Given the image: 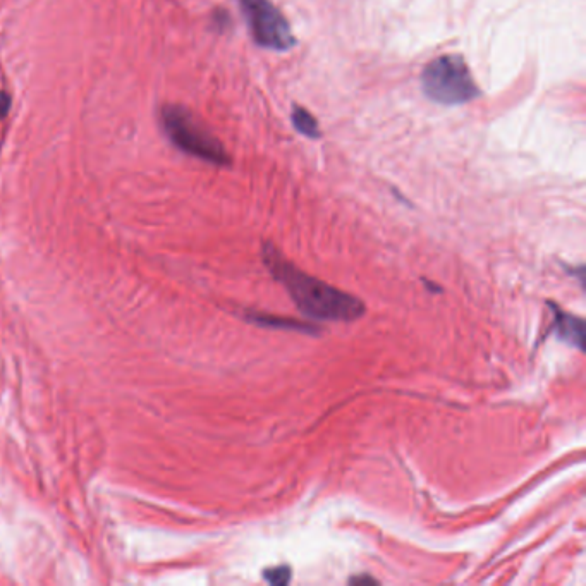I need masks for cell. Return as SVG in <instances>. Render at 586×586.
I'll return each mask as SVG.
<instances>
[{
	"instance_id": "6da1fadb",
	"label": "cell",
	"mask_w": 586,
	"mask_h": 586,
	"mask_svg": "<svg viewBox=\"0 0 586 586\" xmlns=\"http://www.w3.org/2000/svg\"><path fill=\"white\" fill-rule=\"evenodd\" d=\"M263 262L305 317L320 322H355L365 315V305L356 296L344 293L327 282L305 274L287 262L272 245H265Z\"/></svg>"
},
{
	"instance_id": "7a4b0ae2",
	"label": "cell",
	"mask_w": 586,
	"mask_h": 586,
	"mask_svg": "<svg viewBox=\"0 0 586 586\" xmlns=\"http://www.w3.org/2000/svg\"><path fill=\"white\" fill-rule=\"evenodd\" d=\"M160 124L165 135L181 152L210 164L227 165L231 162L224 145L183 105H164L160 110Z\"/></svg>"
},
{
	"instance_id": "3957f363",
	"label": "cell",
	"mask_w": 586,
	"mask_h": 586,
	"mask_svg": "<svg viewBox=\"0 0 586 586\" xmlns=\"http://www.w3.org/2000/svg\"><path fill=\"white\" fill-rule=\"evenodd\" d=\"M423 92L440 105H461L480 95L461 55H442L422 74Z\"/></svg>"
},
{
	"instance_id": "277c9868",
	"label": "cell",
	"mask_w": 586,
	"mask_h": 586,
	"mask_svg": "<svg viewBox=\"0 0 586 586\" xmlns=\"http://www.w3.org/2000/svg\"><path fill=\"white\" fill-rule=\"evenodd\" d=\"M251 37L263 49L286 52L296 45L291 26L270 0H239Z\"/></svg>"
},
{
	"instance_id": "5b68a950",
	"label": "cell",
	"mask_w": 586,
	"mask_h": 586,
	"mask_svg": "<svg viewBox=\"0 0 586 586\" xmlns=\"http://www.w3.org/2000/svg\"><path fill=\"white\" fill-rule=\"evenodd\" d=\"M554 310V322H552V330L556 332L557 339L562 342H568L569 346L574 348L583 349V339H585V324L583 320L574 315L561 310L559 306L552 305Z\"/></svg>"
},
{
	"instance_id": "8992f818",
	"label": "cell",
	"mask_w": 586,
	"mask_h": 586,
	"mask_svg": "<svg viewBox=\"0 0 586 586\" xmlns=\"http://www.w3.org/2000/svg\"><path fill=\"white\" fill-rule=\"evenodd\" d=\"M293 124L296 131H300L301 135L306 136V138H318L320 136L317 119L300 105H294L293 107Z\"/></svg>"
},
{
	"instance_id": "52a82bcc",
	"label": "cell",
	"mask_w": 586,
	"mask_h": 586,
	"mask_svg": "<svg viewBox=\"0 0 586 586\" xmlns=\"http://www.w3.org/2000/svg\"><path fill=\"white\" fill-rule=\"evenodd\" d=\"M253 322L265 325V327H277V329L306 330V332H312L313 330L310 327H303L305 324L294 322V320H286V318H279L277 320V318L272 317H253Z\"/></svg>"
},
{
	"instance_id": "ba28073f",
	"label": "cell",
	"mask_w": 586,
	"mask_h": 586,
	"mask_svg": "<svg viewBox=\"0 0 586 586\" xmlns=\"http://www.w3.org/2000/svg\"><path fill=\"white\" fill-rule=\"evenodd\" d=\"M291 568L289 566H277V568L265 569L263 578L272 585L284 586L291 581Z\"/></svg>"
},
{
	"instance_id": "9c48e42d",
	"label": "cell",
	"mask_w": 586,
	"mask_h": 586,
	"mask_svg": "<svg viewBox=\"0 0 586 586\" xmlns=\"http://www.w3.org/2000/svg\"><path fill=\"white\" fill-rule=\"evenodd\" d=\"M11 105H13V100L9 97V93L0 92V121L9 114Z\"/></svg>"
},
{
	"instance_id": "30bf717a",
	"label": "cell",
	"mask_w": 586,
	"mask_h": 586,
	"mask_svg": "<svg viewBox=\"0 0 586 586\" xmlns=\"http://www.w3.org/2000/svg\"><path fill=\"white\" fill-rule=\"evenodd\" d=\"M356 581H363V583H367V581H372V583H375V580H372V578H368V576H361V578H353V580H351V583H356Z\"/></svg>"
}]
</instances>
